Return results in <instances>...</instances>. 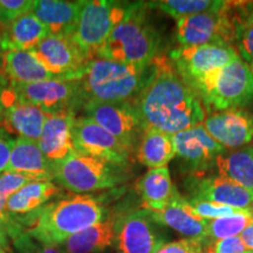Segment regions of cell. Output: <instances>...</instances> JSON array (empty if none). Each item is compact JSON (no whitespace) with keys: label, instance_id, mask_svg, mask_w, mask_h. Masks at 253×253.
Listing matches in <instances>:
<instances>
[{"label":"cell","instance_id":"obj_1","mask_svg":"<svg viewBox=\"0 0 253 253\" xmlns=\"http://www.w3.org/2000/svg\"><path fill=\"white\" fill-rule=\"evenodd\" d=\"M150 81L132 100L143 129L155 128L175 135L202 125L205 110L196 91L164 55L154 60Z\"/></svg>","mask_w":253,"mask_h":253},{"label":"cell","instance_id":"obj_2","mask_svg":"<svg viewBox=\"0 0 253 253\" xmlns=\"http://www.w3.org/2000/svg\"><path fill=\"white\" fill-rule=\"evenodd\" d=\"M108 214L104 196L73 194L43 207L28 221L24 232L42 245L60 246Z\"/></svg>","mask_w":253,"mask_h":253},{"label":"cell","instance_id":"obj_3","mask_svg":"<svg viewBox=\"0 0 253 253\" xmlns=\"http://www.w3.org/2000/svg\"><path fill=\"white\" fill-rule=\"evenodd\" d=\"M154 69V61L140 66L101 58L89 60L78 79L84 106L93 101H132L150 81Z\"/></svg>","mask_w":253,"mask_h":253},{"label":"cell","instance_id":"obj_4","mask_svg":"<svg viewBox=\"0 0 253 253\" xmlns=\"http://www.w3.org/2000/svg\"><path fill=\"white\" fill-rule=\"evenodd\" d=\"M150 2H130L95 58L126 65L147 66L160 55V33L150 20Z\"/></svg>","mask_w":253,"mask_h":253},{"label":"cell","instance_id":"obj_5","mask_svg":"<svg viewBox=\"0 0 253 253\" xmlns=\"http://www.w3.org/2000/svg\"><path fill=\"white\" fill-rule=\"evenodd\" d=\"M209 114L239 109L253 100V73L248 62L238 56L190 84Z\"/></svg>","mask_w":253,"mask_h":253},{"label":"cell","instance_id":"obj_6","mask_svg":"<svg viewBox=\"0 0 253 253\" xmlns=\"http://www.w3.org/2000/svg\"><path fill=\"white\" fill-rule=\"evenodd\" d=\"M123 169L74 151L61 162L55 163L54 179L73 194H89L121 184L126 179Z\"/></svg>","mask_w":253,"mask_h":253},{"label":"cell","instance_id":"obj_7","mask_svg":"<svg viewBox=\"0 0 253 253\" xmlns=\"http://www.w3.org/2000/svg\"><path fill=\"white\" fill-rule=\"evenodd\" d=\"M130 2L110 0H84L77 28L72 38L90 60L103 46L120 21L125 18Z\"/></svg>","mask_w":253,"mask_h":253},{"label":"cell","instance_id":"obj_8","mask_svg":"<svg viewBox=\"0 0 253 253\" xmlns=\"http://www.w3.org/2000/svg\"><path fill=\"white\" fill-rule=\"evenodd\" d=\"M84 116L110 132L126 145L132 154L136 153L143 135L140 114L132 101L122 102H88L84 106Z\"/></svg>","mask_w":253,"mask_h":253},{"label":"cell","instance_id":"obj_9","mask_svg":"<svg viewBox=\"0 0 253 253\" xmlns=\"http://www.w3.org/2000/svg\"><path fill=\"white\" fill-rule=\"evenodd\" d=\"M229 6L230 1H226V5L218 11L205 12L177 20L176 40L181 46L221 45L235 47Z\"/></svg>","mask_w":253,"mask_h":253},{"label":"cell","instance_id":"obj_10","mask_svg":"<svg viewBox=\"0 0 253 253\" xmlns=\"http://www.w3.org/2000/svg\"><path fill=\"white\" fill-rule=\"evenodd\" d=\"M238 56V52L232 46H179L170 52V61L190 86L205 75L225 67Z\"/></svg>","mask_w":253,"mask_h":253},{"label":"cell","instance_id":"obj_11","mask_svg":"<svg viewBox=\"0 0 253 253\" xmlns=\"http://www.w3.org/2000/svg\"><path fill=\"white\" fill-rule=\"evenodd\" d=\"M30 52L53 77L68 80H78L90 60L72 36L49 34Z\"/></svg>","mask_w":253,"mask_h":253},{"label":"cell","instance_id":"obj_12","mask_svg":"<svg viewBox=\"0 0 253 253\" xmlns=\"http://www.w3.org/2000/svg\"><path fill=\"white\" fill-rule=\"evenodd\" d=\"M73 142L79 153L121 168L129 166L134 155L118 138L86 116L75 120Z\"/></svg>","mask_w":253,"mask_h":253},{"label":"cell","instance_id":"obj_13","mask_svg":"<svg viewBox=\"0 0 253 253\" xmlns=\"http://www.w3.org/2000/svg\"><path fill=\"white\" fill-rule=\"evenodd\" d=\"M20 99L39 107L47 114L84 108L78 80L54 78L30 84H9Z\"/></svg>","mask_w":253,"mask_h":253},{"label":"cell","instance_id":"obj_14","mask_svg":"<svg viewBox=\"0 0 253 253\" xmlns=\"http://www.w3.org/2000/svg\"><path fill=\"white\" fill-rule=\"evenodd\" d=\"M157 225L145 209L119 214L115 246L121 253H155L167 244Z\"/></svg>","mask_w":253,"mask_h":253},{"label":"cell","instance_id":"obj_15","mask_svg":"<svg viewBox=\"0 0 253 253\" xmlns=\"http://www.w3.org/2000/svg\"><path fill=\"white\" fill-rule=\"evenodd\" d=\"M176 156L191 175H203L216 167L217 158L226 149L208 134L202 125L173 135Z\"/></svg>","mask_w":253,"mask_h":253},{"label":"cell","instance_id":"obj_16","mask_svg":"<svg viewBox=\"0 0 253 253\" xmlns=\"http://www.w3.org/2000/svg\"><path fill=\"white\" fill-rule=\"evenodd\" d=\"M2 113L0 115V129L9 136L39 141L48 114L18 96L9 86L2 93Z\"/></svg>","mask_w":253,"mask_h":253},{"label":"cell","instance_id":"obj_17","mask_svg":"<svg viewBox=\"0 0 253 253\" xmlns=\"http://www.w3.org/2000/svg\"><path fill=\"white\" fill-rule=\"evenodd\" d=\"M184 184L190 192L189 197L253 212V191L225 177L191 175Z\"/></svg>","mask_w":253,"mask_h":253},{"label":"cell","instance_id":"obj_18","mask_svg":"<svg viewBox=\"0 0 253 253\" xmlns=\"http://www.w3.org/2000/svg\"><path fill=\"white\" fill-rule=\"evenodd\" d=\"M202 126L225 149H240L253 140V116L243 109L209 114Z\"/></svg>","mask_w":253,"mask_h":253},{"label":"cell","instance_id":"obj_19","mask_svg":"<svg viewBox=\"0 0 253 253\" xmlns=\"http://www.w3.org/2000/svg\"><path fill=\"white\" fill-rule=\"evenodd\" d=\"M75 114L74 110H60L47 116L38 143L52 163L61 162L77 151L73 142V126L77 120Z\"/></svg>","mask_w":253,"mask_h":253},{"label":"cell","instance_id":"obj_20","mask_svg":"<svg viewBox=\"0 0 253 253\" xmlns=\"http://www.w3.org/2000/svg\"><path fill=\"white\" fill-rule=\"evenodd\" d=\"M59 192L60 188L52 181L30 182L11 196L6 205V212L14 224L24 229Z\"/></svg>","mask_w":253,"mask_h":253},{"label":"cell","instance_id":"obj_21","mask_svg":"<svg viewBox=\"0 0 253 253\" xmlns=\"http://www.w3.org/2000/svg\"><path fill=\"white\" fill-rule=\"evenodd\" d=\"M55 164L41 151L37 141L17 138L5 171L28 175L37 181H53Z\"/></svg>","mask_w":253,"mask_h":253},{"label":"cell","instance_id":"obj_22","mask_svg":"<svg viewBox=\"0 0 253 253\" xmlns=\"http://www.w3.org/2000/svg\"><path fill=\"white\" fill-rule=\"evenodd\" d=\"M82 1L33 0L32 12L54 36H72L77 28Z\"/></svg>","mask_w":253,"mask_h":253},{"label":"cell","instance_id":"obj_23","mask_svg":"<svg viewBox=\"0 0 253 253\" xmlns=\"http://www.w3.org/2000/svg\"><path fill=\"white\" fill-rule=\"evenodd\" d=\"M153 219L160 225L175 230L186 238H207L208 224L210 220L196 218L190 213L185 203V197L177 194L163 210L153 212L149 211Z\"/></svg>","mask_w":253,"mask_h":253},{"label":"cell","instance_id":"obj_24","mask_svg":"<svg viewBox=\"0 0 253 253\" xmlns=\"http://www.w3.org/2000/svg\"><path fill=\"white\" fill-rule=\"evenodd\" d=\"M118 216L109 212L106 219L69 237L60 246L66 253H101L115 245Z\"/></svg>","mask_w":253,"mask_h":253},{"label":"cell","instance_id":"obj_25","mask_svg":"<svg viewBox=\"0 0 253 253\" xmlns=\"http://www.w3.org/2000/svg\"><path fill=\"white\" fill-rule=\"evenodd\" d=\"M136 190L142 199L143 209L153 212L163 210L178 194L168 168L150 169L138 179Z\"/></svg>","mask_w":253,"mask_h":253},{"label":"cell","instance_id":"obj_26","mask_svg":"<svg viewBox=\"0 0 253 253\" xmlns=\"http://www.w3.org/2000/svg\"><path fill=\"white\" fill-rule=\"evenodd\" d=\"M2 77L9 84H30L54 79L31 52L14 49L6 50Z\"/></svg>","mask_w":253,"mask_h":253},{"label":"cell","instance_id":"obj_27","mask_svg":"<svg viewBox=\"0 0 253 253\" xmlns=\"http://www.w3.org/2000/svg\"><path fill=\"white\" fill-rule=\"evenodd\" d=\"M138 162L149 169L166 168L176 156L173 135L155 128L145 129L136 149Z\"/></svg>","mask_w":253,"mask_h":253},{"label":"cell","instance_id":"obj_28","mask_svg":"<svg viewBox=\"0 0 253 253\" xmlns=\"http://www.w3.org/2000/svg\"><path fill=\"white\" fill-rule=\"evenodd\" d=\"M49 32L32 11L19 17L5 30V41L7 49L30 52L39 45Z\"/></svg>","mask_w":253,"mask_h":253},{"label":"cell","instance_id":"obj_29","mask_svg":"<svg viewBox=\"0 0 253 253\" xmlns=\"http://www.w3.org/2000/svg\"><path fill=\"white\" fill-rule=\"evenodd\" d=\"M233 43L240 58L253 63V2L230 1Z\"/></svg>","mask_w":253,"mask_h":253},{"label":"cell","instance_id":"obj_30","mask_svg":"<svg viewBox=\"0 0 253 253\" xmlns=\"http://www.w3.org/2000/svg\"><path fill=\"white\" fill-rule=\"evenodd\" d=\"M216 167L219 176L253 191V147L226 151L217 158Z\"/></svg>","mask_w":253,"mask_h":253},{"label":"cell","instance_id":"obj_31","mask_svg":"<svg viewBox=\"0 0 253 253\" xmlns=\"http://www.w3.org/2000/svg\"><path fill=\"white\" fill-rule=\"evenodd\" d=\"M253 223V212L251 211H239V212L224 216L210 220L207 231V245L216 240L239 236L240 233Z\"/></svg>","mask_w":253,"mask_h":253},{"label":"cell","instance_id":"obj_32","mask_svg":"<svg viewBox=\"0 0 253 253\" xmlns=\"http://www.w3.org/2000/svg\"><path fill=\"white\" fill-rule=\"evenodd\" d=\"M151 6L160 8L173 19L179 20L182 18L192 17L205 12L218 11L226 5V1L214 0H163V1L150 2Z\"/></svg>","mask_w":253,"mask_h":253},{"label":"cell","instance_id":"obj_33","mask_svg":"<svg viewBox=\"0 0 253 253\" xmlns=\"http://www.w3.org/2000/svg\"><path fill=\"white\" fill-rule=\"evenodd\" d=\"M33 181H37V179L28 175H24V173L9 171L0 173V225L4 226L7 232L15 225L6 212V205H7L8 199L19 189Z\"/></svg>","mask_w":253,"mask_h":253},{"label":"cell","instance_id":"obj_34","mask_svg":"<svg viewBox=\"0 0 253 253\" xmlns=\"http://www.w3.org/2000/svg\"><path fill=\"white\" fill-rule=\"evenodd\" d=\"M185 203L192 216L203 220H213L217 219V218L237 213L239 211H246L237 210V209L226 207V205L214 204L212 202H208L204 201V199L195 197H185Z\"/></svg>","mask_w":253,"mask_h":253},{"label":"cell","instance_id":"obj_35","mask_svg":"<svg viewBox=\"0 0 253 253\" xmlns=\"http://www.w3.org/2000/svg\"><path fill=\"white\" fill-rule=\"evenodd\" d=\"M33 0H0V25L7 27L19 17L32 11Z\"/></svg>","mask_w":253,"mask_h":253},{"label":"cell","instance_id":"obj_36","mask_svg":"<svg viewBox=\"0 0 253 253\" xmlns=\"http://www.w3.org/2000/svg\"><path fill=\"white\" fill-rule=\"evenodd\" d=\"M18 253H66L61 246H47L38 243L26 232H20L12 238Z\"/></svg>","mask_w":253,"mask_h":253},{"label":"cell","instance_id":"obj_37","mask_svg":"<svg viewBox=\"0 0 253 253\" xmlns=\"http://www.w3.org/2000/svg\"><path fill=\"white\" fill-rule=\"evenodd\" d=\"M207 242L204 239L184 238L167 243L155 253H204Z\"/></svg>","mask_w":253,"mask_h":253},{"label":"cell","instance_id":"obj_38","mask_svg":"<svg viewBox=\"0 0 253 253\" xmlns=\"http://www.w3.org/2000/svg\"><path fill=\"white\" fill-rule=\"evenodd\" d=\"M246 251L248 250L240 237L235 236L210 243L205 248L204 253H245Z\"/></svg>","mask_w":253,"mask_h":253},{"label":"cell","instance_id":"obj_39","mask_svg":"<svg viewBox=\"0 0 253 253\" xmlns=\"http://www.w3.org/2000/svg\"><path fill=\"white\" fill-rule=\"evenodd\" d=\"M14 142V138L9 137L8 134H6L2 129H0V173L4 172L7 168Z\"/></svg>","mask_w":253,"mask_h":253},{"label":"cell","instance_id":"obj_40","mask_svg":"<svg viewBox=\"0 0 253 253\" xmlns=\"http://www.w3.org/2000/svg\"><path fill=\"white\" fill-rule=\"evenodd\" d=\"M242 242L244 243L246 250H253V223L246 227L239 235Z\"/></svg>","mask_w":253,"mask_h":253},{"label":"cell","instance_id":"obj_41","mask_svg":"<svg viewBox=\"0 0 253 253\" xmlns=\"http://www.w3.org/2000/svg\"><path fill=\"white\" fill-rule=\"evenodd\" d=\"M5 30L6 27L0 25V78H4L2 77V61H4V55L7 50L5 41Z\"/></svg>","mask_w":253,"mask_h":253},{"label":"cell","instance_id":"obj_42","mask_svg":"<svg viewBox=\"0 0 253 253\" xmlns=\"http://www.w3.org/2000/svg\"><path fill=\"white\" fill-rule=\"evenodd\" d=\"M9 238L7 231L2 225H0V249L2 250H9Z\"/></svg>","mask_w":253,"mask_h":253},{"label":"cell","instance_id":"obj_43","mask_svg":"<svg viewBox=\"0 0 253 253\" xmlns=\"http://www.w3.org/2000/svg\"><path fill=\"white\" fill-rule=\"evenodd\" d=\"M7 84L8 82L6 81L4 78H0V115H1L2 108H4V106H2V93H4L5 87L7 86Z\"/></svg>","mask_w":253,"mask_h":253},{"label":"cell","instance_id":"obj_44","mask_svg":"<svg viewBox=\"0 0 253 253\" xmlns=\"http://www.w3.org/2000/svg\"><path fill=\"white\" fill-rule=\"evenodd\" d=\"M0 253H9L7 250H2V249H0Z\"/></svg>","mask_w":253,"mask_h":253},{"label":"cell","instance_id":"obj_45","mask_svg":"<svg viewBox=\"0 0 253 253\" xmlns=\"http://www.w3.org/2000/svg\"><path fill=\"white\" fill-rule=\"evenodd\" d=\"M245 253H253V250H248Z\"/></svg>","mask_w":253,"mask_h":253},{"label":"cell","instance_id":"obj_46","mask_svg":"<svg viewBox=\"0 0 253 253\" xmlns=\"http://www.w3.org/2000/svg\"><path fill=\"white\" fill-rule=\"evenodd\" d=\"M250 67H251V71L253 73V63H250Z\"/></svg>","mask_w":253,"mask_h":253}]
</instances>
